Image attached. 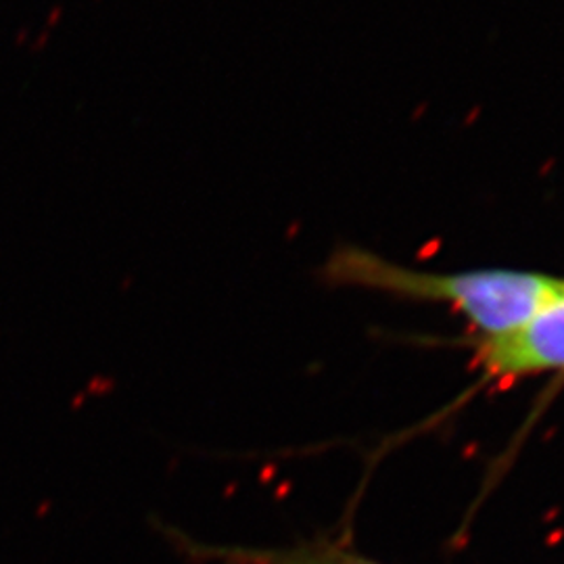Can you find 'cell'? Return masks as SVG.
Here are the masks:
<instances>
[{
  "mask_svg": "<svg viewBox=\"0 0 564 564\" xmlns=\"http://www.w3.org/2000/svg\"><path fill=\"white\" fill-rule=\"evenodd\" d=\"M326 270L333 281L343 284L449 303L484 333L485 339L512 333L527 323L563 282L542 274L508 270L458 274L421 272L360 249H343Z\"/></svg>",
  "mask_w": 564,
  "mask_h": 564,
  "instance_id": "obj_1",
  "label": "cell"
},
{
  "mask_svg": "<svg viewBox=\"0 0 564 564\" xmlns=\"http://www.w3.org/2000/svg\"><path fill=\"white\" fill-rule=\"evenodd\" d=\"M477 356L491 377L502 379L564 372V281L527 323L485 339Z\"/></svg>",
  "mask_w": 564,
  "mask_h": 564,
  "instance_id": "obj_2",
  "label": "cell"
},
{
  "mask_svg": "<svg viewBox=\"0 0 564 564\" xmlns=\"http://www.w3.org/2000/svg\"><path fill=\"white\" fill-rule=\"evenodd\" d=\"M165 542L191 564H379L339 544H297L284 547L207 544L178 527L160 524Z\"/></svg>",
  "mask_w": 564,
  "mask_h": 564,
  "instance_id": "obj_3",
  "label": "cell"
}]
</instances>
